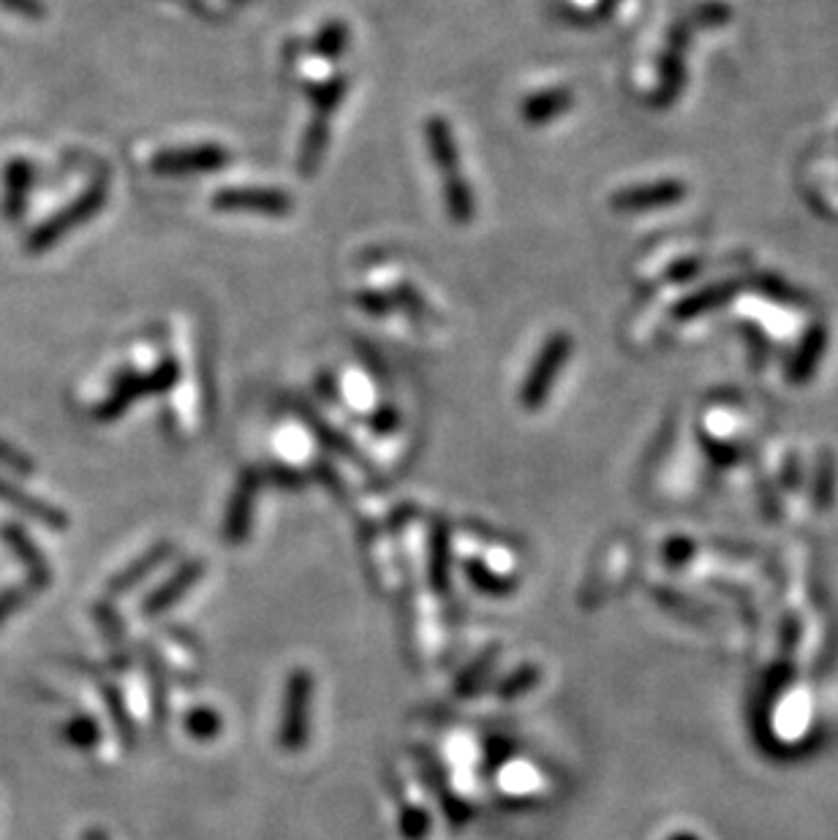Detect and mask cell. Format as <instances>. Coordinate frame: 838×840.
<instances>
[{"instance_id": "6da1fadb", "label": "cell", "mask_w": 838, "mask_h": 840, "mask_svg": "<svg viewBox=\"0 0 838 840\" xmlns=\"http://www.w3.org/2000/svg\"><path fill=\"white\" fill-rule=\"evenodd\" d=\"M107 205V183L104 179H96L90 183L77 199H72L68 205H63L55 216H50L47 221H42L36 229L28 234L25 240V251L28 253H44L50 248H55L68 231H77L79 226H85L88 221L101 212V207Z\"/></svg>"}, {"instance_id": "7a4b0ae2", "label": "cell", "mask_w": 838, "mask_h": 840, "mask_svg": "<svg viewBox=\"0 0 838 840\" xmlns=\"http://www.w3.org/2000/svg\"><path fill=\"white\" fill-rule=\"evenodd\" d=\"M181 375L177 364L172 359H164L159 368H153L150 373H123L115 381L112 392L96 405L94 416L98 422H112L118 416L126 414L131 403H140V400L150 395H161V392L172 390Z\"/></svg>"}, {"instance_id": "3957f363", "label": "cell", "mask_w": 838, "mask_h": 840, "mask_svg": "<svg viewBox=\"0 0 838 840\" xmlns=\"http://www.w3.org/2000/svg\"><path fill=\"white\" fill-rule=\"evenodd\" d=\"M314 675L303 666L286 677V688H283V708H281V727H279V743L283 751H300L305 749L311 734V708H314Z\"/></svg>"}, {"instance_id": "277c9868", "label": "cell", "mask_w": 838, "mask_h": 840, "mask_svg": "<svg viewBox=\"0 0 838 840\" xmlns=\"http://www.w3.org/2000/svg\"><path fill=\"white\" fill-rule=\"evenodd\" d=\"M569 351H572V340L566 338L564 332L553 335V338L547 340L542 354L536 357L534 370H531V375L525 379L523 392H520V400H523L525 408L536 411L542 403H545V397L551 395L553 384H556L561 368H564L566 357H569Z\"/></svg>"}, {"instance_id": "5b68a950", "label": "cell", "mask_w": 838, "mask_h": 840, "mask_svg": "<svg viewBox=\"0 0 838 840\" xmlns=\"http://www.w3.org/2000/svg\"><path fill=\"white\" fill-rule=\"evenodd\" d=\"M229 164V153L216 144H199V148L166 150L150 161V170L161 177H181V175H202V172H216Z\"/></svg>"}, {"instance_id": "8992f818", "label": "cell", "mask_w": 838, "mask_h": 840, "mask_svg": "<svg viewBox=\"0 0 838 840\" xmlns=\"http://www.w3.org/2000/svg\"><path fill=\"white\" fill-rule=\"evenodd\" d=\"M0 542L9 547V553L20 560L22 571L28 577V588L33 593L39 590H47L52 585V566L50 560L44 558V553L39 549V544L33 542V536L22 528L20 523H6L0 525Z\"/></svg>"}, {"instance_id": "52a82bcc", "label": "cell", "mask_w": 838, "mask_h": 840, "mask_svg": "<svg viewBox=\"0 0 838 840\" xmlns=\"http://www.w3.org/2000/svg\"><path fill=\"white\" fill-rule=\"evenodd\" d=\"M0 503H6L17 514L33 520V523H39L47 531H68V525H72V520H68V514L61 506L31 495V492L22 490L20 484L9 482V479H0Z\"/></svg>"}, {"instance_id": "ba28073f", "label": "cell", "mask_w": 838, "mask_h": 840, "mask_svg": "<svg viewBox=\"0 0 838 840\" xmlns=\"http://www.w3.org/2000/svg\"><path fill=\"white\" fill-rule=\"evenodd\" d=\"M216 210H257L268 216H286L294 207L283 190L273 188H227L213 196Z\"/></svg>"}, {"instance_id": "9c48e42d", "label": "cell", "mask_w": 838, "mask_h": 840, "mask_svg": "<svg viewBox=\"0 0 838 840\" xmlns=\"http://www.w3.org/2000/svg\"><path fill=\"white\" fill-rule=\"evenodd\" d=\"M202 575H205V560H188V564H183L181 569L172 571V575L142 601V615L144 618L164 615L166 610H172V607H175L177 601H181L183 596H186L188 590L199 582Z\"/></svg>"}, {"instance_id": "30bf717a", "label": "cell", "mask_w": 838, "mask_h": 840, "mask_svg": "<svg viewBox=\"0 0 838 840\" xmlns=\"http://www.w3.org/2000/svg\"><path fill=\"white\" fill-rule=\"evenodd\" d=\"M172 553H175L172 542L153 544V547H150L144 555H140V558H137L134 564L129 566V569H123L118 577L109 579L107 599H120V596L131 593V590H134L137 585H142L144 579L153 575V571L159 569L161 564H166V560L172 558Z\"/></svg>"}, {"instance_id": "8fae6325", "label": "cell", "mask_w": 838, "mask_h": 840, "mask_svg": "<svg viewBox=\"0 0 838 840\" xmlns=\"http://www.w3.org/2000/svg\"><path fill=\"white\" fill-rule=\"evenodd\" d=\"M257 484L259 477L253 471L242 473L240 484H237L232 503H229L227 512V525H224V533H227L229 544H242V538L248 536L251 531V514H253V498H257Z\"/></svg>"}, {"instance_id": "7c38bea8", "label": "cell", "mask_w": 838, "mask_h": 840, "mask_svg": "<svg viewBox=\"0 0 838 840\" xmlns=\"http://www.w3.org/2000/svg\"><path fill=\"white\" fill-rule=\"evenodd\" d=\"M33 185V164L25 159H14L3 170V216L17 221L28 207V194Z\"/></svg>"}, {"instance_id": "4fadbf2b", "label": "cell", "mask_w": 838, "mask_h": 840, "mask_svg": "<svg viewBox=\"0 0 838 840\" xmlns=\"http://www.w3.org/2000/svg\"><path fill=\"white\" fill-rule=\"evenodd\" d=\"M427 148H431V155L433 161H436V166L442 170L444 177H458V166H460V159H458V148H455V139H453V131H449V123L444 118H431L427 120Z\"/></svg>"}, {"instance_id": "5bb4252c", "label": "cell", "mask_w": 838, "mask_h": 840, "mask_svg": "<svg viewBox=\"0 0 838 840\" xmlns=\"http://www.w3.org/2000/svg\"><path fill=\"white\" fill-rule=\"evenodd\" d=\"M572 101H575V92L566 88L542 90L536 96H531L529 101H523V120L531 126H542L547 120L564 114L572 107Z\"/></svg>"}, {"instance_id": "9a60e30c", "label": "cell", "mask_w": 838, "mask_h": 840, "mask_svg": "<svg viewBox=\"0 0 838 840\" xmlns=\"http://www.w3.org/2000/svg\"><path fill=\"white\" fill-rule=\"evenodd\" d=\"M98 691H101L104 708H107L109 718H112L115 732L120 734L123 745H129L131 749V745L137 743V727H134V718H131L129 708H126L123 694H120L118 686H112V683H104V680H98Z\"/></svg>"}, {"instance_id": "2e32d148", "label": "cell", "mask_w": 838, "mask_h": 840, "mask_svg": "<svg viewBox=\"0 0 838 840\" xmlns=\"http://www.w3.org/2000/svg\"><path fill=\"white\" fill-rule=\"evenodd\" d=\"M61 738L63 743L72 745L77 751H94L98 743H101V727H98L96 718L85 716H72L66 723L61 727Z\"/></svg>"}, {"instance_id": "e0dca14e", "label": "cell", "mask_w": 838, "mask_h": 840, "mask_svg": "<svg viewBox=\"0 0 838 840\" xmlns=\"http://www.w3.org/2000/svg\"><path fill=\"white\" fill-rule=\"evenodd\" d=\"M431 579L438 593L449 590V536L444 525H436L431 542Z\"/></svg>"}, {"instance_id": "ac0fdd59", "label": "cell", "mask_w": 838, "mask_h": 840, "mask_svg": "<svg viewBox=\"0 0 838 840\" xmlns=\"http://www.w3.org/2000/svg\"><path fill=\"white\" fill-rule=\"evenodd\" d=\"M444 190H447V210L449 216H453L455 223H468L474 216V196H471V188H468V183L464 179V175L458 177H449L447 185H444Z\"/></svg>"}, {"instance_id": "d6986e66", "label": "cell", "mask_w": 838, "mask_h": 840, "mask_svg": "<svg viewBox=\"0 0 838 840\" xmlns=\"http://www.w3.org/2000/svg\"><path fill=\"white\" fill-rule=\"evenodd\" d=\"M183 727H186V732L194 740H199V743H210V740H216L218 732L224 729V721L216 710L194 708V710H188Z\"/></svg>"}, {"instance_id": "ffe728a7", "label": "cell", "mask_w": 838, "mask_h": 840, "mask_svg": "<svg viewBox=\"0 0 838 840\" xmlns=\"http://www.w3.org/2000/svg\"><path fill=\"white\" fill-rule=\"evenodd\" d=\"M466 575H468V579H471L474 588L482 590V593H488V596H507L514 590V579L496 577L493 571L485 569L482 564H477V560H471V564L466 566Z\"/></svg>"}, {"instance_id": "44dd1931", "label": "cell", "mask_w": 838, "mask_h": 840, "mask_svg": "<svg viewBox=\"0 0 838 840\" xmlns=\"http://www.w3.org/2000/svg\"><path fill=\"white\" fill-rule=\"evenodd\" d=\"M540 677H542L540 666H534V664L520 666V669H514L512 675L507 677L504 683H501V686H499V697L501 699H514V697H520V694H529L531 688H534L536 683H540Z\"/></svg>"}, {"instance_id": "7402d4cb", "label": "cell", "mask_w": 838, "mask_h": 840, "mask_svg": "<svg viewBox=\"0 0 838 840\" xmlns=\"http://www.w3.org/2000/svg\"><path fill=\"white\" fill-rule=\"evenodd\" d=\"M94 618L98 623V629H101V634L107 636L112 645H123V620H120L118 610L112 607V601L104 599L98 601V604L94 607Z\"/></svg>"}, {"instance_id": "603a6c76", "label": "cell", "mask_w": 838, "mask_h": 840, "mask_svg": "<svg viewBox=\"0 0 838 840\" xmlns=\"http://www.w3.org/2000/svg\"><path fill=\"white\" fill-rule=\"evenodd\" d=\"M33 590L25 585H11V588H3L0 590V625L9 623L11 618L17 615V612L22 610V607L31 601Z\"/></svg>"}, {"instance_id": "cb8c5ba5", "label": "cell", "mask_w": 838, "mask_h": 840, "mask_svg": "<svg viewBox=\"0 0 838 840\" xmlns=\"http://www.w3.org/2000/svg\"><path fill=\"white\" fill-rule=\"evenodd\" d=\"M496 656H499V651L493 647V651H488L485 656H479L477 662L468 666V669L464 672V677L458 680V688H455V691H458V697H464V694H471L474 688L479 686V680H482V677H488V672H490V666H493Z\"/></svg>"}, {"instance_id": "d4e9b609", "label": "cell", "mask_w": 838, "mask_h": 840, "mask_svg": "<svg viewBox=\"0 0 838 840\" xmlns=\"http://www.w3.org/2000/svg\"><path fill=\"white\" fill-rule=\"evenodd\" d=\"M0 468L17 473V477H31V473L36 471V466H33V460L25 451L6 441H0Z\"/></svg>"}, {"instance_id": "484cf974", "label": "cell", "mask_w": 838, "mask_h": 840, "mask_svg": "<svg viewBox=\"0 0 838 840\" xmlns=\"http://www.w3.org/2000/svg\"><path fill=\"white\" fill-rule=\"evenodd\" d=\"M431 830V816L422 808H403L401 832L406 840H422Z\"/></svg>"}, {"instance_id": "4316f807", "label": "cell", "mask_w": 838, "mask_h": 840, "mask_svg": "<svg viewBox=\"0 0 838 840\" xmlns=\"http://www.w3.org/2000/svg\"><path fill=\"white\" fill-rule=\"evenodd\" d=\"M346 28L340 25V22H333V25H327L325 31H322V36L316 39V50L322 52L325 57H338L340 52L346 50Z\"/></svg>"}, {"instance_id": "83f0119b", "label": "cell", "mask_w": 838, "mask_h": 840, "mask_svg": "<svg viewBox=\"0 0 838 840\" xmlns=\"http://www.w3.org/2000/svg\"><path fill=\"white\" fill-rule=\"evenodd\" d=\"M148 672H150V691H153L155 718H164V712H166V686H164V669H161V662H155V658L150 656L148 658Z\"/></svg>"}, {"instance_id": "f1b7e54d", "label": "cell", "mask_w": 838, "mask_h": 840, "mask_svg": "<svg viewBox=\"0 0 838 840\" xmlns=\"http://www.w3.org/2000/svg\"><path fill=\"white\" fill-rule=\"evenodd\" d=\"M344 92H346V79L344 77L333 79V83L325 85V88L316 90V103H319V114H325V118H327L329 112H335V107H338V101H340V98H344Z\"/></svg>"}, {"instance_id": "f546056e", "label": "cell", "mask_w": 838, "mask_h": 840, "mask_svg": "<svg viewBox=\"0 0 838 840\" xmlns=\"http://www.w3.org/2000/svg\"><path fill=\"white\" fill-rule=\"evenodd\" d=\"M357 305L368 313H379V316H384V313L390 310V303H387L384 297H376V294H360V297H357Z\"/></svg>"}, {"instance_id": "4dcf8cb0", "label": "cell", "mask_w": 838, "mask_h": 840, "mask_svg": "<svg viewBox=\"0 0 838 840\" xmlns=\"http://www.w3.org/2000/svg\"><path fill=\"white\" fill-rule=\"evenodd\" d=\"M0 3L9 6L11 11H17V14H25V17L42 14V6H39L36 0H0Z\"/></svg>"}, {"instance_id": "1f68e13d", "label": "cell", "mask_w": 838, "mask_h": 840, "mask_svg": "<svg viewBox=\"0 0 838 840\" xmlns=\"http://www.w3.org/2000/svg\"><path fill=\"white\" fill-rule=\"evenodd\" d=\"M395 422H398V414H395V411H392V408H384V414L376 416L373 425L379 427V430H390V427H395Z\"/></svg>"}, {"instance_id": "d6a6232c", "label": "cell", "mask_w": 838, "mask_h": 840, "mask_svg": "<svg viewBox=\"0 0 838 840\" xmlns=\"http://www.w3.org/2000/svg\"><path fill=\"white\" fill-rule=\"evenodd\" d=\"M83 840H112L107 836V830H101V827H90V830L83 832Z\"/></svg>"}, {"instance_id": "836d02e7", "label": "cell", "mask_w": 838, "mask_h": 840, "mask_svg": "<svg viewBox=\"0 0 838 840\" xmlns=\"http://www.w3.org/2000/svg\"><path fill=\"white\" fill-rule=\"evenodd\" d=\"M670 840H695L692 836H673Z\"/></svg>"}]
</instances>
